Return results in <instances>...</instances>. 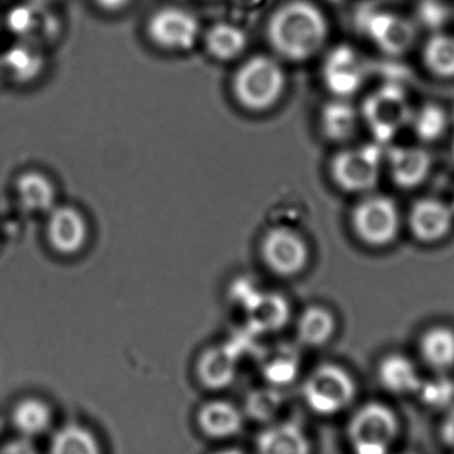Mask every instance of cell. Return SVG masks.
I'll list each match as a JSON object with an SVG mask.
<instances>
[{
	"mask_svg": "<svg viewBox=\"0 0 454 454\" xmlns=\"http://www.w3.org/2000/svg\"><path fill=\"white\" fill-rule=\"evenodd\" d=\"M330 36L327 16L309 0H288L270 15L266 37L279 58L301 63L317 56Z\"/></svg>",
	"mask_w": 454,
	"mask_h": 454,
	"instance_id": "cell-1",
	"label": "cell"
},
{
	"mask_svg": "<svg viewBox=\"0 0 454 454\" xmlns=\"http://www.w3.org/2000/svg\"><path fill=\"white\" fill-rule=\"evenodd\" d=\"M231 90L235 100L247 111H269L285 93V68L272 56H251L235 71Z\"/></svg>",
	"mask_w": 454,
	"mask_h": 454,
	"instance_id": "cell-2",
	"label": "cell"
},
{
	"mask_svg": "<svg viewBox=\"0 0 454 454\" xmlns=\"http://www.w3.org/2000/svg\"><path fill=\"white\" fill-rule=\"evenodd\" d=\"M301 395L312 412L319 416H333L354 402L356 384L343 367L325 363L307 376Z\"/></svg>",
	"mask_w": 454,
	"mask_h": 454,
	"instance_id": "cell-3",
	"label": "cell"
},
{
	"mask_svg": "<svg viewBox=\"0 0 454 454\" xmlns=\"http://www.w3.org/2000/svg\"><path fill=\"white\" fill-rule=\"evenodd\" d=\"M412 112L404 88L388 82L365 98L362 114L378 144H387L410 127Z\"/></svg>",
	"mask_w": 454,
	"mask_h": 454,
	"instance_id": "cell-4",
	"label": "cell"
},
{
	"mask_svg": "<svg viewBox=\"0 0 454 454\" xmlns=\"http://www.w3.org/2000/svg\"><path fill=\"white\" fill-rule=\"evenodd\" d=\"M384 161L386 154L378 143L343 149L331 162V177L347 193H371L380 180Z\"/></svg>",
	"mask_w": 454,
	"mask_h": 454,
	"instance_id": "cell-5",
	"label": "cell"
},
{
	"mask_svg": "<svg viewBox=\"0 0 454 454\" xmlns=\"http://www.w3.org/2000/svg\"><path fill=\"white\" fill-rule=\"evenodd\" d=\"M397 432L399 423L392 410L368 403L352 416L347 434L355 454H388Z\"/></svg>",
	"mask_w": 454,
	"mask_h": 454,
	"instance_id": "cell-6",
	"label": "cell"
},
{
	"mask_svg": "<svg viewBox=\"0 0 454 454\" xmlns=\"http://www.w3.org/2000/svg\"><path fill=\"white\" fill-rule=\"evenodd\" d=\"M351 223L363 243L371 247H384L399 234L402 218L394 200L381 194H368L355 207Z\"/></svg>",
	"mask_w": 454,
	"mask_h": 454,
	"instance_id": "cell-7",
	"label": "cell"
},
{
	"mask_svg": "<svg viewBox=\"0 0 454 454\" xmlns=\"http://www.w3.org/2000/svg\"><path fill=\"white\" fill-rule=\"evenodd\" d=\"M146 36L154 47L168 52L192 50L201 36L200 19L191 11L167 5L154 11L145 24Z\"/></svg>",
	"mask_w": 454,
	"mask_h": 454,
	"instance_id": "cell-8",
	"label": "cell"
},
{
	"mask_svg": "<svg viewBox=\"0 0 454 454\" xmlns=\"http://www.w3.org/2000/svg\"><path fill=\"white\" fill-rule=\"evenodd\" d=\"M8 31L21 42L44 48L61 35V21L48 3L27 0L13 5L5 15Z\"/></svg>",
	"mask_w": 454,
	"mask_h": 454,
	"instance_id": "cell-9",
	"label": "cell"
},
{
	"mask_svg": "<svg viewBox=\"0 0 454 454\" xmlns=\"http://www.w3.org/2000/svg\"><path fill=\"white\" fill-rule=\"evenodd\" d=\"M266 266L280 277L301 274L309 261V245L298 232L286 227L270 230L261 243Z\"/></svg>",
	"mask_w": 454,
	"mask_h": 454,
	"instance_id": "cell-10",
	"label": "cell"
},
{
	"mask_svg": "<svg viewBox=\"0 0 454 454\" xmlns=\"http://www.w3.org/2000/svg\"><path fill=\"white\" fill-rule=\"evenodd\" d=\"M364 32L371 42L388 56H403L418 40L415 21L394 11H375L364 21Z\"/></svg>",
	"mask_w": 454,
	"mask_h": 454,
	"instance_id": "cell-11",
	"label": "cell"
},
{
	"mask_svg": "<svg viewBox=\"0 0 454 454\" xmlns=\"http://www.w3.org/2000/svg\"><path fill=\"white\" fill-rule=\"evenodd\" d=\"M322 74L325 87L335 98H348L364 84V60L351 45H336L325 55Z\"/></svg>",
	"mask_w": 454,
	"mask_h": 454,
	"instance_id": "cell-12",
	"label": "cell"
},
{
	"mask_svg": "<svg viewBox=\"0 0 454 454\" xmlns=\"http://www.w3.org/2000/svg\"><path fill=\"white\" fill-rule=\"evenodd\" d=\"M45 240L59 255L72 256L79 254L90 238L87 218L74 207L56 205L45 215Z\"/></svg>",
	"mask_w": 454,
	"mask_h": 454,
	"instance_id": "cell-13",
	"label": "cell"
},
{
	"mask_svg": "<svg viewBox=\"0 0 454 454\" xmlns=\"http://www.w3.org/2000/svg\"><path fill=\"white\" fill-rule=\"evenodd\" d=\"M408 223L416 239L424 243L439 242L452 230L454 213L450 205L442 200H419L411 207Z\"/></svg>",
	"mask_w": 454,
	"mask_h": 454,
	"instance_id": "cell-14",
	"label": "cell"
},
{
	"mask_svg": "<svg viewBox=\"0 0 454 454\" xmlns=\"http://www.w3.org/2000/svg\"><path fill=\"white\" fill-rule=\"evenodd\" d=\"M13 192L19 207L31 215H47L58 205L55 183L40 170H26L19 175Z\"/></svg>",
	"mask_w": 454,
	"mask_h": 454,
	"instance_id": "cell-15",
	"label": "cell"
},
{
	"mask_svg": "<svg viewBox=\"0 0 454 454\" xmlns=\"http://www.w3.org/2000/svg\"><path fill=\"white\" fill-rule=\"evenodd\" d=\"M386 160L389 176L400 188L421 185L431 172V156L420 146H395L386 154Z\"/></svg>",
	"mask_w": 454,
	"mask_h": 454,
	"instance_id": "cell-16",
	"label": "cell"
},
{
	"mask_svg": "<svg viewBox=\"0 0 454 454\" xmlns=\"http://www.w3.org/2000/svg\"><path fill=\"white\" fill-rule=\"evenodd\" d=\"M55 420L53 408L39 396H24L11 410V426L19 437L39 439L51 432Z\"/></svg>",
	"mask_w": 454,
	"mask_h": 454,
	"instance_id": "cell-17",
	"label": "cell"
},
{
	"mask_svg": "<svg viewBox=\"0 0 454 454\" xmlns=\"http://www.w3.org/2000/svg\"><path fill=\"white\" fill-rule=\"evenodd\" d=\"M45 67L44 48L32 43H13L0 56V69L5 77L18 84L35 82Z\"/></svg>",
	"mask_w": 454,
	"mask_h": 454,
	"instance_id": "cell-18",
	"label": "cell"
},
{
	"mask_svg": "<svg viewBox=\"0 0 454 454\" xmlns=\"http://www.w3.org/2000/svg\"><path fill=\"white\" fill-rule=\"evenodd\" d=\"M238 354L229 346L212 347L197 362V378L202 387L210 391H221L230 387L237 376Z\"/></svg>",
	"mask_w": 454,
	"mask_h": 454,
	"instance_id": "cell-19",
	"label": "cell"
},
{
	"mask_svg": "<svg viewBox=\"0 0 454 454\" xmlns=\"http://www.w3.org/2000/svg\"><path fill=\"white\" fill-rule=\"evenodd\" d=\"M197 426L209 439L225 440L242 431L243 415L231 403L212 400L197 412Z\"/></svg>",
	"mask_w": 454,
	"mask_h": 454,
	"instance_id": "cell-20",
	"label": "cell"
},
{
	"mask_svg": "<svg viewBox=\"0 0 454 454\" xmlns=\"http://www.w3.org/2000/svg\"><path fill=\"white\" fill-rule=\"evenodd\" d=\"M256 454H311L306 432L294 423L272 424L255 440Z\"/></svg>",
	"mask_w": 454,
	"mask_h": 454,
	"instance_id": "cell-21",
	"label": "cell"
},
{
	"mask_svg": "<svg viewBox=\"0 0 454 454\" xmlns=\"http://www.w3.org/2000/svg\"><path fill=\"white\" fill-rule=\"evenodd\" d=\"M204 44L207 53L218 61H232L240 58L248 45L245 29L229 21H218L207 29Z\"/></svg>",
	"mask_w": 454,
	"mask_h": 454,
	"instance_id": "cell-22",
	"label": "cell"
},
{
	"mask_svg": "<svg viewBox=\"0 0 454 454\" xmlns=\"http://www.w3.org/2000/svg\"><path fill=\"white\" fill-rule=\"evenodd\" d=\"M378 373L383 388L392 394H413L418 392L421 386L415 364L400 354L384 357L379 364Z\"/></svg>",
	"mask_w": 454,
	"mask_h": 454,
	"instance_id": "cell-23",
	"label": "cell"
},
{
	"mask_svg": "<svg viewBox=\"0 0 454 454\" xmlns=\"http://www.w3.org/2000/svg\"><path fill=\"white\" fill-rule=\"evenodd\" d=\"M421 61L432 76L454 79V35L434 32L421 47Z\"/></svg>",
	"mask_w": 454,
	"mask_h": 454,
	"instance_id": "cell-24",
	"label": "cell"
},
{
	"mask_svg": "<svg viewBox=\"0 0 454 454\" xmlns=\"http://www.w3.org/2000/svg\"><path fill=\"white\" fill-rule=\"evenodd\" d=\"M48 454H103V450L88 427L68 423L53 432Z\"/></svg>",
	"mask_w": 454,
	"mask_h": 454,
	"instance_id": "cell-25",
	"label": "cell"
},
{
	"mask_svg": "<svg viewBox=\"0 0 454 454\" xmlns=\"http://www.w3.org/2000/svg\"><path fill=\"white\" fill-rule=\"evenodd\" d=\"M424 362L436 371H447L454 365V331L437 325L424 333L420 340Z\"/></svg>",
	"mask_w": 454,
	"mask_h": 454,
	"instance_id": "cell-26",
	"label": "cell"
},
{
	"mask_svg": "<svg viewBox=\"0 0 454 454\" xmlns=\"http://www.w3.org/2000/svg\"><path fill=\"white\" fill-rule=\"evenodd\" d=\"M359 124V114L347 98H336L323 108V132L333 141H344L354 136Z\"/></svg>",
	"mask_w": 454,
	"mask_h": 454,
	"instance_id": "cell-27",
	"label": "cell"
},
{
	"mask_svg": "<svg viewBox=\"0 0 454 454\" xmlns=\"http://www.w3.org/2000/svg\"><path fill=\"white\" fill-rule=\"evenodd\" d=\"M336 320L330 309L311 306L304 309L298 320V336L309 347L325 346L335 333Z\"/></svg>",
	"mask_w": 454,
	"mask_h": 454,
	"instance_id": "cell-28",
	"label": "cell"
},
{
	"mask_svg": "<svg viewBox=\"0 0 454 454\" xmlns=\"http://www.w3.org/2000/svg\"><path fill=\"white\" fill-rule=\"evenodd\" d=\"M262 376L272 387H286L299 373V357L293 349L279 347L264 355L261 363Z\"/></svg>",
	"mask_w": 454,
	"mask_h": 454,
	"instance_id": "cell-29",
	"label": "cell"
},
{
	"mask_svg": "<svg viewBox=\"0 0 454 454\" xmlns=\"http://www.w3.org/2000/svg\"><path fill=\"white\" fill-rule=\"evenodd\" d=\"M250 322L259 333L279 330L288 319L287 301L278 295H259L250 309Z\"/></svg>",
	"mask_w": 454,
	"mask_h": 454,
	"instance_id": "cell-30",
	"label": "cell"
},
{
	"mask_svg": "<svg viewBox=\"0 0 454 454\" xmlns=\"http://www.w3.org/2000/svg\"><path fill=\"white\" fill-rule=\"evenodd\" d=\"M410 127L419 140L434 143L439 140L448 127V117L444 109L436 104H426L412 112Z\"/></svg>",
	"mask_w": 454,
	"mask_h": 454,
	"instance_id": "cell-31",
	"label": "cell"
},
{
	"mask_svg": "<svg viewBox=\"0 0 454 454\" xmlns=\"http://www.w3.org/2000/svg\"><path fill=\"white\" fill-rule=\"evenodd\" d=\"M282 405V394L278 391L277 387L269 386L266 388L254 389L247 395L245 411L253 420L266 423L278 415Z\"/></svg>",
	"mask_w": 454,
	"mask_h": 454,
	"instance_id": "cell-32",
	"label": "cell"
},
{
	"mask_svg": "<svg viewBox=\"0 0 454 454\" xmlns=\"http://www.w3.org/2000/svg\"><path fill=\"white\" fill-rule=\"evenodd\" d=\"M418 392H420L421 399L429 407H445L454 399V383L450 379L440 378L421 383Z\"/></svg>",
	"mask_w": 454,
	"mask_h": 454,
	"instance_id": "cell-33",
	"label": "cell"
},
{
	"mask_svg": "<svg viewBox=\"0 0 454 454\" xmlns=\"http://www.w3.org/2000/svg\"><path fill=\"white\" fill-rule=\"evenodd\" d=\"M450 10L442 0H423L419 4V23L431 28L432 31H442L444 24L450 20Z\"/></svg>",
	"mask_w": 454,
	"mask_h": 454,
	"instance_id": "cell-34",
	"label": "cell"
},
{
	"mask_svg": "<svg viewBox=\"0 0 454 454\" xmlns=\"http://www.w3.org/2000/svg\"><path fill=\"white\" fill-rule=\"evenodd\" d=\"M0 454H39L32 445L31 440L21 439L18 437V440L8 442L4 447L0 450Z\"/></svg>",
	"mask_w": 454,
	"mask_h": 454,
	"instance_id": "cell-35",
	"label": "cell"
},
{
	"mask_svg": "<svg viewBox=\"0 0 454 454\" xmlns=\"http://www.w3.org/2000/svg\"><path fill=\"white\" fill-rule=\"evenodd\" d=\"M93 3L104 12L116 13L124 11L132 0H93Z\"/></svg>",
	"mask_w": 454,
	"mask_h": 454,
	"instance_id": "cell-36",
	"label": "cell"
},
{
	"mask_svg": "<svg viewBox=\"0 0 454 454\" xmlns=\"http://www.w3.org/2000/svg\"><path fill=\"white\" fill-rule=\"evenodd\" d=\"M442 439L448 447L454 448V408L442 421Z\"/></svg>",
	"mask_w": 454,
	"mask_h": 454,
	"instance_id": "cell-37",
	"label": "cell"
},
{
	"mask_svg": "<svg viewBox=\"0 0 454 454\" xmlns=\"http://www.w3.org/2000/svg\"><path fill=\"white\" fill-rule=\"evenodd\" d=\"M215 454H246L242 452V450H235V448H227V450H220V452H215Z\"/></svg>",
	"mask_w": 454,
	"mask_h": 454,
	"instance_id": "cell-38",
	"label": "cell"
},
{
	"mask_svg": "<svg viewBox=\"0 0 454 454\" xmlns=\"http://www.w3.org/2000/svg\"><path fill=\"white\" fill-rule=\"evenodd\" d=\"M450 153H452V159H453V162H454V137L452 140V151H450Z\"/></svg>",
	"mask_w": 454,
	"mask_h": 454,
	"instance_id": "cell-39",
	"label": "cell"
},
{
	"mask_svg": "<svg viewBox=\"0 0 454 454\" xmlns=\"http://www.w3.org/2000/svg\"><path fill=\"white\" fill-rule=\"evenodd\" d=\"M36 2L48 3V4H50V3H52L53 0H36Z\"/></svg>",
	"mask_w": 454,
	"mask_h": 454,
	"instance_id": "cell-40",
	"label": "cell"
},
{
	"mask_svg": "<svg viewBox=\"0 0 454 454\" xmlns=\"http://www.w3.org/2000/svg\"><path fill=\"white\" fill-rule=\"evenodd\" d=\"M450 207H452V210H453V213H454V199H453L452 205H450Z\"/></svg>",
	"mask_w": 454,
	"mask_h": 454,
	"instance_id": "cell-41",
	"label": "cell"
}]
</instances>
